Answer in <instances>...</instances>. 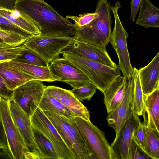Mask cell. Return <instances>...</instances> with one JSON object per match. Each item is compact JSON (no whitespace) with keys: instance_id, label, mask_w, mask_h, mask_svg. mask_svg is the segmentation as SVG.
I'll return each mask as SVG.
<instances>
[{"instance_id":"6da1fadb","label":"cell","mask_w":159,"mask_h":159,"mask_svg":"<svg viewBox=\"0 0 159 159\" xmlns=\"http://www.w3.org/2000/svg\"><path fill=\"white\" fill-rule=\"evenodd\" d=\"M15 9L36 24L42 35L74 36V24L58 14L44 0H16Z\"/></svg>"},{"instance_id":"7a4b0ae2","label":"cell","mask_w":159,"mask_h":159,"mask_svg":"<svg viewBox=\"0 0 159 159\" xmlns=\"http://www.w3.org/2000/svg\"><path fill=\"white\" fill-rule=\"evenodd\" d=\"M111 7L108 0H99L95 11L99 13L98 16L85 26L75 27L74 39L96 46L106 47L109 42L111 32Z\"/></svg>"},{"instance_id":"3957f363","label":"cell","mask_w":159,"mask_h":159,"mask_svg":"<svg viewBox=\"0 0 159 159\" xmlns=\"http://www.w3.org/2000/svg\"><path fill=\"white\" fill-rule=\"evenodd\" d=\"M71 150L75 159H97L91 152L73 120L43 111Z\"/></svg>"},{"instance_id":"277c9868","label":"cell","mask_w":159,"mask_h":159,"mask_svg":"<svg viewBox=\"0 0 159 159\" xmlns=\"http://www.w3.org/2000/svg\"><path fill=\"white\" fill-rule=\"evenodd\" d=\"M60 54L63 58L83 72L103 94L114 80L121 75L118 68H112L73 54L61 52Z\"/></svg>"},{"instance_id":"5b68a950","label":"cell","mask_w":159,"mask_h":159,"mask_svg":"<svg viewBox=\"0 0 159 159\" xmlns=\"http://www.w3.org/2000/svg\"><path fill=\"white\" fill-rule=\"evenodd\" d=\"M121 7L119 1L111 7L115 20L114 25L111 32L109 42L115 50L118 59V68L123 76L128 79L132 77L133 68L130 60L127 45L128 34L123 27L118 14V9Z\"/></svg>"},{"instance_id":"8992f818","label":"cell","mask_w":159,"mask_h":159,"mask_svg":"<svg viewBox=\"0 0 159 159\" xmlns=\"http://www.w3.org/2000/svg\"><path fill=\"white\" fill-rule=\"evenodd\" d=\"M73 37L33 35L23 43L37 53L48 66L60 58L61 52L73 41Z\"/></svg>"},{"instance_id":"52a82bcc","label":"cell","mask_w":159,"mask_h":159,"mask_svg":"<svg viewBox=\"0 0 159 159\" xmlns=\"http://www.w3.org/2000/svg\"><path fill=\"white\" fill-rule=\"evenodd\" d=\"M73 120L91 152L97 159H116L104 133L90 121L75 117Z\"/></svg>"},{"instance_id":"ba28073f","label":"cell","mask_w":159,"mask_h":159,"mask_svg":"<svg viewBox=\"0 0 159 159\" xmlns=\"http://www.w3.org/2000/svg\"><path fill=\"white\" fill-rule=\"evenodd\" d=\"M46 87L42 81L30 80L14 90L10 100L16 103L30 116L38 107Z\"/></svg>"},{"instance_id":"9c48e42d","label":"cell","mask_w":159,"mask_h":159,"mask_svg":"<svg viewBox=\"0 0 159 159\" xmlns=\"http://www.w3.org/2000/svg\"><path fill=\"white\" fill-rule=\"evenodd\" d=\"M0 115L13 159H24L29 151L11 115L8 100L0 99Z\"/></svg>"},{"instance_id":"30bf717a","label":"cell","mask_w":159,"mask_h":159,"mask_svg":"<svg viewBox=\"0 0 159 159\" xmlns=\"http://www.w3.org/2000/svg\"><path fill=\"white\" fill-rule=\"evenodd\" d=\"M30 118L32 125L40 131L50 141L61 159H75L71 150L43 111L38 107Z\"/></svg>"},{"instance_id":"8fae6325","label":"cell","mask_w":159,"mask_h":159,"mask_svg":"<svg viewBox=\"0 0 159 159\" xmlns=\"http://www.w3.org/2000/svg\"><path fill=\"white\" fill-rule=\"evenodd\" d=\"M48 68L54 81L65 82L73 89L91 83L83 72L63 58L54 60L49 64Z\"/></svg>"},{"instance_id":"7c38bea8","label":"cell","mask_w":159,"mask_h":159,"mask_svg":"<svg viewBox=\"0 0 159 159\" xmlns=\"http://www.w3.org/2000/svg\"><path fill=\"white\" fill-rule=\"evenodd\" d=\"M8 100L13 120L28 150L37 155L40 159H43L35 141L30 116L25 113L16 103L12 100Z\"/></svg>"},{"instance_id":"4fadbf2b","label":"cell","mask_w":159,"mask_h":159,"mask_svg":"<svg viewBox=\"0 0 159 159\" xmlns=\"http://www.w3.org/2000/svg\"><path fill=\"white\" fill-rule=\"evenodd\" d=\"M61 52L74 54L98 62L113 68H118L107 51L105 47L93 46L73 39Z\"/></svg>"},{"instance_id":"5bb4252c","label":"cell","mask_w":159,"mask_h":159,"mask_svg":"<svg viewBox=\"0 0 159 159\" xmlns=\"http://www.w3.org/2000/svg\"><path fill=\"white\" fill-rule=\"evenodd\" d=\"M140 120L138 116L132 111L118 136L110 145L116 159H129V151L133 134Z\"/></svg>"},{"instance_id":"9a60e30c","label":"cell","mask_w":159,"mask_h":159,"mask_svg":"<svg viewBox=\"0 0 159 159\" xmlns=\"http://www.w3.org/2000/svg\"><path fill=\"white\" fill-rule=\"evenodd\" d=\"M127 88L120 103L113 110L108 113L106 119L108 125L115 133L116 138L123 126L130 116L132 110V103L133 87L132 77L128 79Z\"/></svg>"},{"instance_id":"2e32d148","label":"cell","mask_w":159,"mask_h":159,"mask_svg":"<svg viewBox=\"0 0 159 159\" xmlns=\"http://www.w3.org/2000/svg\"><path fill=\"white\" fill-rule=\"evenodd\" d=\"M44 93L60 102L71 111L75 117L90 120L89 113L87 107L78 100L70 90L55 86H46Z\"/></svg>"},{"instance_id":"e0dca14e","label":"cell","mask_w":159,"mask_h":159,"mask_svg":"<svg viewBox=\"0 0 159 159\" xmlns=\"http://www.w3.org/2000/svg\"><path fill=\"white\" fill-rule=\"evenodd\" d=\"M139 70L143 93L146 96L159 88V52L145 66Z\"/></svg>"},{"instance_id":"ac0fdd59","label":"cell","mask_w":159,"mask_h":159,"mask_svg":"<svg viewBox=\"0 0 159 159\" xmlns=\"http://www.w3.org/2000/svg\"><path fill=\"white\" fill-rule=\"evenodd\" d=\"M128 83L126 77L120 75L114 80L103 94L107 113L114 110L122 100Z\"/></svg>"},{"instance_id":"d6986e66","label":"cell","mask_w":159,"mask_h":159,"mask_svg":"<svg viewBox=\"0 0 159 159\" xmlns=\"http://www.w3.org/2000/svg\"><path fill=\"white\" fill-rule=\"evenodd\" d=\"M142 112L144 125L159 132V88L146 96Z\"/></svg>"},{"instance_id":"ffe728a7","label":"cell","mask_w":159,"mask_h":159,"mask_svg":"<svg viewBox=\"0 0 159 159\" xmlns=\"http://www.w3.org/2000/svg\"><path fill=\"white\" fill-rule=\"evenodd\" d=\"M0 15L33 35H41L35 23L28 16L16 9L10 10L0 7Z\"/></svg>"},{"instance_id":"44dd1931","label":"cell","mask_w":159,"mask_h":159,"mask_svg":"<svg viewBox=\"0 0 159 159\" xmlns=\"http://www.w3.org/2000/svg\"><path fill=\"white\" fill-rule=\"evenodd\" d=\"M5 62L10 66L36 80L50 82L54 81L48 66H43L31 65L15 60Z\"/></svg>"},{"instance_id":"7402d4cb","label":"cell","mask_w":159,"mask_h":159,"mask_svg":"<svg viewBox=\"0 0 159 159\" xmlns=\"http://www.w3.org/2000/svg\"><path fill=\"white\" fill-rule=\"evenodd\" d=\"M136 23L145 28L159 27V9L150 0H142Z\"/></svg>"},{"instance_id":"603a6c76","label":"cell","mask_w":159,"mask_h":159,"mask_svg":"<svg viewBox=\"0 0 159 159\" xmlns=\"http://www.w3.org/2000/svg\"><path fill=\"white\" fill-rule=\"evenodd\" d=\"M0 76L11 91L28 81L36 80L10 66L5 61L0 62Z\"/></svg>"},{"instance_id":"cb8c5ba5","label":"cell","mask_w":159,"mask_h":159,"mask_svg":"<svg viewBox=\"0 0 159 159\" xmlns=\"http://www.w3.org/2000/svg\"><path fill=\"white\" fill-rule=\"evenodd\" d=\"M35 141L43 159H61L53 144L40 131L32 125Z\"/></svg>"},{"instance_id":"d4e9b609","label":"cell","mask_w":159,"mask_h":159,"mask_svg":"<svg viewBox=\"0 0 159 159\" xmlns=\"http://www.w3.org/2000/svg\"><path fill=\"white\" fill-rule=\"evenodd\" d=\"M38 107L42 111H48L72 119L74 114L54 97L44 93Z\"/></svg>"},{"instance_id":"484cf974","label":"cell","mask_w":159,"mask_h":159,"mask_svg":"<svg viewBox=\"0 0 159 159\" xmlns=\"http://www.w3.org/2000/svg\"><path fill=\"white\" fill-rule=\"evenodd\" d=\"M132 77L133 87L132 109L133 112L137 116H141L144 106V95L140 82L139 70L135 67L133 68Z\"/></svg>"},{"instance_id":"4316f807","label":"cell","mask_w":159,"mask_h":159,"mask_svg":"<svg viewBox=\"0 0 159 159\" xmlns=\"http://www.w3.org/2000/svg\"><path fill=\"white\" fill-rule=\"evenodd\" d=\"M144 128L145 134L144 151L151 159H159V132L144 125Z\"/></svg>"},{"instance_id":"83f0119b","label":"cell","mask_w":159,"mask_h":159,"mask_svg":"<svg viewBox=\"0 0 159 159\" xmlns=\"http://www.w3.org/2000/svg\"><path fill=\"white\" fill-rule=\"evenodd\" d=\"M27 48L23 44L0 47V62L15 60L21 56Z\"/></svg>"},{"instance_id":"f1b7e54d","label":"cell","mask_w":159,"mask_h":159,"mask_svg":"<svg viewBox=\"0 0 159 159\" xmlns=\"http://www.w3.org/2000/svg\"><path fill=\"white\" fill-rule=\"evenodd\" d=\"M15 60L40 66H48L44 61L37 53L29 48H27L21 56Z\"/></svg>"},{"instance_id":"f546056e","label":"cell","mask_w":159,"mask_h":159,"mask_svg":"<svg viewBox=\"0 0 159 159\" xmlns=\"http://www.w3.org/2000/svg\"><path fill=\"white\" fill-rule=\"evenodd\" d=\"M28 38L16 33L0 29V39L9 45L17 46L22 45Z\"/></svg>"},{"instance_id":"4dcf8cb0","label":"cell","mask_w":159,"mask_h":159,"mask_svg":"<svg viewBox=\"0 0 159 159\" xmlns=\"http://www.w3.org/2000/svg\"><path fill=\"white\" fill-rule=\"evenodd\" d=\"M96 86L91 83L80 88L70 90L74 96L79 101H89L96 92Z\"/></svg>"},{"instance_id":"1f68e13d","label":"cell","mask_w":159,"mask_h":159,"mask_svg":"<svg viewBox=\"0 0 159 159\" xmlns=\"http://www.w3.org/2000/svg\"><path fill=\"white\" fill-rule=\"evenodd\" d=\"M99 15V13L95 11L94 13H82L80 14L78 16L67 15L66 18L73 20L75 27H80L89 23L93 20L98 17Z\"/></svg>"},{"instance_id":"d6a6232c","label":"cell","mask_w":159,"mask_h":159,"mask_svg":"<svg viewBox=\"0 0 159 159\" xmlns=\"http://www.w3.org/2000/svg\"><path fill=\"white\" fill-rule=\"evenodd\" d=\"M0 29L16 33L28 38L33 36L0 15Z\"/></svg>"},{"instance_id":"836d02e7","label":"cell","mask_w":159,"mask_h":159,"mask_svg":"<svg viewBox=\"0 0 159 159\" xmlns=\"http://www.w3.org/2000/svg\"><path fill=\"white\" fill-rule=\"evenodd\" d=\"M1 151L7 158L13 159L0 115V151Z\"/></svg>"},{"instance_id":"e575fe53","label":"cell","mask_w":159,"mask_h":159,"mask_svg":"<svg viewBox=\"0 0 159 159\" xmlns=\"http://www.w3.org/2000/svg\"><path fill=\"white\" fill-rule=\"evenodd\" d=\"M151 159L135 143L133 138L129 151V159Z\"/></svg>"},{"instance_id":"d590c367","label":"cell","mask_w":159,"mask_h":159,"mask_svg":"<svg viewBox=\"0 0 159 159\" xmlns=\"http://www.w3.org/2000/svg\"><path fill=\"white\" fill-rule=\"evenodd\" d=\"M144 127L143 122L140 120L134 130L133 138L137 144L144 151L145 134Z\"/></svg>"},{"instance_id":"8d00e7d4","label":"cell","mask_w":159,"mask_h":159,"mask_svg":"<svg viewBox=\"0 0 159 159\" xmlns=\"http://www.w3.org/2000/svg\"><path fill=\"white\" fill-rule=\"evenodd\" d=\"M12 93L13 91L8 89L3 79L0 76V99L9 100L12 96Z\"/></svg>"},{"instance_id":"74e56055","label":"cell","mask_w":159,"mask_h":159,"mask_svg":"<svg viewBox=\"0 0 159 159\" xmlns=\"http://www.w3.org/2000/svg\"><path fill=\"white\" fill-rule=\"evenodd\" d=\"M142 0H131V1L130 5L131 14L130 19L132 22H134L135 21Z\"/></svg>"},{"instance_id":"f35d334b","label":"cell","mask_w":159,"mask_h":159,"mask_svg":"<svg viewBox=\"0 0 159 159\" xmlns=\"http://www.w3.org/2000/svg\"><path fill=\"white\" fill-rule=\"evenodd\" d=\"M15 2L16 0H0V7L7 9L14 10Z\"/></svg>"},{"instance_id":"ab89813d","label":"cell","mask_w":159,"mask_h":159,"mask_svg":"<svg viewBox=\"0 0 159 159\" xmlns=\"http://www.w3.org/2000/svg\"><path fill=\"white\" fill-rule=\"evenodd\" d=\"M24 159H40L39 157L35 153L30 151L24 153Z\"/></svg>"},{"instance_id":"60d3db41","label":"cell","mask_w":159,"mask_h":159,"mask_svg":"<svg viewBox=\"0 0 159 159\" xmlns=\"http://www.w3.org/2000/svg\"><path fill=\"white\" fill-rule=\"evenodd\" d=\"M2 43L1 42H0V47H2Z\"/></svg>"},{"instance_id":"b9f144b4","label":"cell","mask_w":159,"mask_h":159,"mask_svg":"<svg viewBox=\"0 0 159 159\" xmlns=\"http://www.w3.org/2000/svg\"><path fill=\"white\" fill-rule=\"evenodd\" d=\"M0 41L3 42V41H2V39H0Z\"/></svg>"},{"instance_id":"7bdbcfd3","label":"cell","mask_w":159,"mask_h":159,"mask_svg":"<svg viewBox=\"0 0 159 159\" xmlns=\"http://www.w3.org/2000/svg\"></svg>"}]
</instances>
